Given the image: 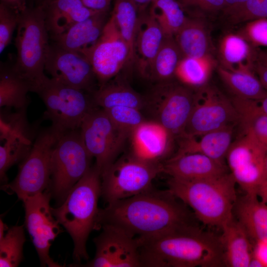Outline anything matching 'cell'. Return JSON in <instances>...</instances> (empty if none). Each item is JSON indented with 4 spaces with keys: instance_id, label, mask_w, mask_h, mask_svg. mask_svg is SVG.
<instances>
[{
    "instance_id": "1",
    "label": "cell",
    "mask_w": 267,
    "mask_h": 267,
    "mask_svg": "<svg viewBox=\"0 0 267 267\" xmlns=\"http://www.w3.org/2000/svg\"><path fill=\"white\" fill-rule=\"evenodd\" d=\"M194 216L170 190L152 187L99 209L94 229L104 224H112L136 238H146L196 224Z\"/></svg>"
},
{
    "instance_id": "2",
    "label": "cell",
    "mask_w": 267,
    "mask_h": 267,
    "mask_svg": "<svg viewBox=\"0 0 267 267\" xmlns=\"http://www.w3.org/2000/svg\"><path fill=\"white\" fill-rule=\"evenodd\" d=\"M136 239L141 267L225 266L221 236L201 229L196 224Z\"/></svg>"
},
{
    "instance_id": "3",
    "label": "cell",
    "mask_w": 267,
    "mask_h": 267,
    "mask_svg": "<svg viewBox=\"0 0 267 267\" xmlns=\"http://www.w3.org/2000/svg\"><path fill=\"white\" fill-rule=\"evenodd\" d=\"M236 184L229 172L198 180L170 178L168 181V189L192 209L196 219L221 228L233 217Z\"/></svg>"
},
{
    "instance_id": "4",
    "label": "cell",
    "mask_w": 267,
    "mask_h": 267,
    "mask_svg": "<svg viewBox=\"0 0 267 267\" xmlns=\"http://www.w3.org/2000/svg\"><path fill=\"white\" fill-rule=\"evenodd\" d=\"M101 174L94 165L74 185L66 198L56 208H51L52 215L71 236L74 243L75 264L88 260L86 243L94 229L101 196Z\"/></svg>"
},
{
    "instance_id": "5",
    "label": "cell",
    "mask_w": 267,
    "mask_h": 267,
    "mask_svg": "<svg viewBox=\"0 0 267 267\" xmlns=\"http://www.w3.org/2000/svg\"><path fill=\"white\" fill-rule=\"evenodd\" d=\"M45 12L40 5L20 13L15 44L16 60L12 70L35 92L47 78L44 73L49 46Z\"/></svg>"
},
{
    "instance_id": "6",
    "label": "cell",
    "mask_w": 267,
    "mask_h": 267,
    "mask_svg": "<svg viewBox=\"0 0 267 267\" xmlns=\"http://www.w3.org/2000/svg\"><path fill=\"white\" fill-rule=\"evenodd\" d=\"M80 130L66 132L58 138L51 159L49 192L61 204L74 185L91 167Z\"/></svg>"
},
{
    "instance_id": "7",
    "label": "cell",
    "mask_w": 267,
    "mask_h": 267,
    "mask_svg": "<svg viewBox=\"0 0 267 267\" xmlns=\"http://www.w3.org/2000/svg\"><path fill=\"white\" fill-rule=\"evenodd\" d=\"M62 134L52 126L39 134L15 179L1 189L22 201L44 191L50 180L52 153Z\"/></svg>"
},
{
    "instance_id": "8",
    "label": "cell",
    "mask_w": 267,
    "mask_h": 267,
    "mask_svg": "<svg viewBox=\"0 0 267 267\" xmlns=\"http://www.w3.org/2000/svg\"><path fill=\"white\" fill-rule=\"evenodd\" d=\"M85 91L47 77L36 92L43 100L45 116L61 133L79 129L86 117L95 108Z\"/></svg>"
},
{
    "instance_id": "9",
    "label": "cell",
    "mask_w": 267,
    "mask_h": 267,
    "mask_svg": "<svg viewBox=\"0 0 267 267\" xmlns=\"http://www.w3.org/2000/svg\"><path fill=\"white\" fill-rule=\"evenodd\" d=\"M163 173V163L148 162L132 155L116 160L101 175V196L107 204L140 194L152 187Z\"/></svg>"
},
{
    "instance_id": "10",
    "label": "cell",
    "mask_w": 267,
    "mask_h": 267,
    "mask_svg": "<svg viewBox=\"0 0 267 267\" xmlns=\"http://www.w3.org/2000/svg\"><path fill=\"white\" fill-rule=\"evenodd\" d=\"M80 132L84 145L101 174L116 160L131 133L117 126L102 109L95 108L83 120Z\"/></svg>"
},
{
    "instance_id": "11",
    "label": "cell",
    "mask_w": 267,
    "mask_h": 267,
    "mask_svg": "<svg viewBox=\"0 0 267 267\" xmlns=\"http://www.w3.org/2000/svg\"><path fill=\"white\" fill-rule=\"evenodd\" d=\"M195 93L183 85L160 82L146 98L156 120L177 138L184 132L194 106Z\"/></svg>"
},
{
    "instance_id": "12",
    "label": "cell",
    "mask_w": 267,
    "mask_h": 267,
    "mask_svg": "<svg viewBox=\"0 0 267 267\" xmlns=\"http://www.w3.org/2000/svg\"><path fill=\"white\" fill-rule=\"evenodd\" d=\"M241 134L231 143L225 159L229 173L245 194L257 195L258 187L267 179V149L252 135Z\"/></svg>"
},
{
    "instance_id": "13",
    "label": "cell",
    "mask_w": 267,
    "mask_h": 267,
    "mask_svg": "<svg viewBox=\"0 0 267 267\" xmlns=\"http://www.w3.org/2000/svg\"><path fill=\"white\" fill-rule=\"evenodd\" d=\"M195 93L194 106L181 135H200L238 124V115L231 99L216 88L207 85Z\"/></svg>"
},
{
    "instance_id": "14",
    "label": "cell",
    "mask_w": 267,
    "mask_h": 267,
    "mask_svg": "<svg viewBox=\"0 0 267 267\" xmlns=\"http://www.w3.org/2000/svg\"><path fill=\"white\" fill-rule=\"evenodd\" d=\"M49 191H44L23 200L25 224L31 237L42 267H60L49 255L51 243L61 232L60 224L52 215Z\"/></svg>"
},
{
    "instance_id": "15",
    "label": "cell",
    "mask_w": 267,
    "mask_h": 267,
    "mask_svg": "<svg viewBox=\"0 0 267 267\" xmlns=\"http://www.w3.org/2000/svg\"><path fill=\"white\" fill-rule=\"evenodd\" d=\"M83 54L90 63L100 86L116 76L130 63V51L113 17L108 20L97 42Z\"/></svg>"
},
{
    "instance_id": "16",
    "label": "cell",
    "mask_w": 267,
    "mask_h": 267,
    "mask_svg": "<svg viewBox=\"0 0 267 267\" xmlns=\"http://www.w3.org/2000/svg\"><path fill=\"white\" fill-rule=\"evenodd\" d=\"M100 228L101 233L93 240L96 247L94 257L80 267H141L136 237L114 224L106 223Z\"/></svg>"
},
{
    "instance_id": "17",
    "label": "cell",
    "mask_w": 267,
    "mask_h": 267,
    "mask_svg": "<svg viewBox=\"0 0 267 267\" xmlns=\"http://www.w3.org/2000/svg\"><path fill=\"white\" fill-rule=\"evenodd\" d=\"M44 69L51 78L60 83L86 92L92 91L96 77L90 63L80 52L55 43L49 44Z\"/></svg>"
},
{
    "instance_id": "18",
    "label": "cell",
    "mask_w": 267,
    "mask_h": 267,
    "mask_svg": "<svg viewBox=\"0 0 267 267\" xmlns=\"http://www.w3.org/2000/svg\"><path fill=\"white\" fill-rule=\"evenodd\" d=\"M130 138L131 155L155 163H163V160L168 159L175 138L166 128L154 120H145L132 132Z\"/></svg>"
},
{
    "instance_id": "19",
    "label": "cell",
    "mask_w": 267,
    "mask_h": 267,
    "mask_svg": "<svg viewBox=\"0 0 267 267\" xmlns=\"http://www.w3.org/2000/svg\"><path fill=\"white\" fill-rule=\"evenodd\" d=\"M224 163L198 153L175 154L163 163V173L181 180H198L227 173Z\"/></svg>"
},
{
    "instance_id": "20",
    "label": "cell",
    "mask_w": 267,
    "mask_h": 267,
    "mask_svg": "<svg viewBox=\"0 0 267 267\" xmlns=\"http://www.w3.org/2000/svg\"><path fill=\"white\" fill-rule=\"evenodd\" d=\"M165 38L161 27L149 13L138 16L134 62L142 76L150 77L154 60Z\"/></svg>"
},
{
    "instance_id": "21",
    "label": "cell",
    "mask_w": 267,
    "mask_h": 267,
    "mask_svg": "<svg viewBox=\"0 0 267 267\" xmlns=\"http://www.w3.org/2000/svg\"><path fill=\"white\" fill-rule=\"evenodd\" d=\"M234 125L226 126L197 136L181 135L177 138L178 148L175 154L198 153L224 163L232 143Z\"/></svg>"
},
{
    "instance_id": "22",
    "label": "cell",
    "mask_w": 267,
    "mask_h": 267,
    "mask_svg": "<svg viewBox=\"0 0 267 267\" xmlns=\"http://www.w3.org/2000/svg\"><path fill=\"white\" fill-rule=\"evenodd\" d=\"M107 12H99L79 22L62 34L52 36L54 43L66 49L82 53L97 42L108 20Z\"/></svg>"
},
{
    "instance_id": "23",
    "label": "cell",
    "mask_w": 267,
    "mask_h": 267,
    "mask_svg": "<svg viewBox=\"0 0 267 267\" xmlns=\"http://www.w3.org/2000/svg\"><path fill=\"white\" fill-rule=\"evenodd\" d=\"M44 9L51 36L62 34L76 23L102 12L86 7L81 0H52Z\"/></svg>"
},
{
    "instance_id": "24",
    "label": "cell",
    "mask_w": 267,
    "mask_h": 267,
    "mask_svg": "<svg viewBox=\"0 0 267 267\" xmlns=\"http://www.w3.org/2000/svg\"><path fill=\"white\" fill-rule=\"evenodd\" d=\"M221 229L225 266L249 267L254 248L246 231L234 216Z\"/></svg>"
},
{
    "instance_id": "25",
    "label": "cell",
    "mask_w": 267,
    "mask_h": 267,
    "mask_svg": "<svg viewBox=\"0 0 267 267\" xmlns=\"http://www.w3.org/2000/svg\"><path fill=\"white\" fill-rule=\"evenodd\" d=\"M256 194H245L237 197L233 214L256 243L267 241V205Z\"/></svg>"
},
{
    "instance_id": "26",
    "label": "cell",
    "mask_w": 267,
    "mask_h": 267,
    "mask_svg": "<svg viewBox=\"0 0 267 267\" xmlns=\"http://www.w3.org/2000/svg\"><path fill=\"white\" fill-rule=\"evenodd\" d=\"M174 38L183 57L214 55L215 49L209 29L201 18L187 17Z\"/></svg>"
},
{
    "instance_id": "27",
    "label": "cell",
    "mask_w": 267,
    "mask_h": 267,
    "mask_svg": "<svg viewBox=\"0 0 267 267\" xmlns=\"http://www.w3.org/2000/svg\"><path fill=\"white\" fill-rule=\"evenodd\" d=\"M257 49L238 32L225 34L218 45L220 66L229 70L254 69Z\"/></svg>"
},
{
    "instance_id": "28",
    "label": "cell",
    "mask_w": 267,
    "mask_h": 267,
    "mask_svg": "<svg viewBox=\"0 0 267 267\" xmlns=\"http://www.w3.org/2000/svg\"><path fill=\"white\" fill-rule=\"evenodd\" d=\"M96 106L103 110L117 106H128L139 110L146 108V98L124 83L115 81L100 86L92 96Z\"/></svg>"
},
{
    "instance_id": "29",
    "label": "cell",
    "mask_w": 267,
    "mask_h": 267,
    "mask_svg": "<svg viewBox=\"0 0 267 267\" xmlns=\"http://www.w3.org/2000/svg\"><path fill=\"white\" fill-rule=\"evenodd\" d=\"M217 69L222 81L233 96L259 101L267 95V90L254 69L229 70L220 65Z\"/></svg>"
},
{
    "instance_id": "30",
    "label": "cell",
    "mask_w": 267,
    "mask_h": 267,
    "mask_svg": "<svg viewBox=\"0 0 267 267\" xmlns=\"http://www.w3.org/2000/svg\"><path fill=\"white\" fill-rule=\"evenodd\" d=\"M231 99L237 112L242 132L252 135L267 149V114L259 101L234 96Z\"/></svg>"
},
{
    "instance_id": "31",
    "label": "cell",
    "mask_w": 267,
    "mask_h": 267,
    "mask_svg": "<svg viewBox=\"0 0 267 267\" xmlns=\"http://www.w3.org/2000/svg\"><path fill=\"white\" fill-rule=\"evenodd\" d=\"M0 138V178L3 185L7 183V170L25 159L33 144L28 134L13 131H1Z\"/></svg>"
},
{
    "instance_id": "32",
    "label": "cell",
    "mask_w": 267,
    "mask_h": 267,
    "mask_svg": "<svg viewBox=\"0 0 267 267\" xmlns=\"http://www.w3.org/2000/svg\"><path fill=\"white\" fill-rule=\"evenodd\" d=\"M218 61L214 55L203 57H183L179 62L175 76L181 83L192 89L207 85Z\"/></svg>"
},
{
    "instance_id": "33",
    "label": "cell",
    "mask_w": 267,
    "mask_h": 267,
    "mask_svg": "<svg viewBox=\"0 0 267 267\" xmlns=\"http://www.w3.org/2000/svg\"><path fill=\"white\" fill-rule=\"evenodd\" d=\"M29 85L12 69L1 66L0 74V106L25 109Z\"/></svg>"
},
{
    "instance_id": "34",
    "label": "cell",
    "mask_w": 267,
    "mask_h": 267,
    "mask_svg": "<svg viewBox=\"0 0 267 267\" xmlns=\"http://www.w3.org/2000/svg\"><path fill=\"white\" fill-rule=\"evenodd\" d=\"M149 14L155 19L165 37H174L187 19L177 0H153Z\"/></svg>"
},
{
    "instance_id": "35",
    "label": "cell",
    "mask_w": 267,
    "mask_h": 267,
    "mask_svg": "<svg viewBox=\"0 0 267 267\" xmlns=\"http://www.w3.org/2000/svg\"><path fill=\"white\" fill-rule=\"evenodd\" d=\"M137 10L131 0H116L111 15L128 46L130 63L134 60V45L138 20Z\"/></svg>"
},
{
    "instance_id": "36",
    "label": "cell",
    "mask_w": 267,
    "mask_h": 267,
    "mask_svg": "<svg viewBox=\"0 0 267 267\" xmlns=\"http://www.w3.org/2000/svg\"><path fill=\"white\" fill-rule=\"evenodd\" d=\"M183 57L174 37H165L154 60L149 78L160 82L170 81Z\"/></svg>"
},
{
    "instance_id": "37",
    "label": "cell",
    "mask_w": 267,
    "mask_h": 267,
    "mask_svg": "<svg viewBox=\"0 0 267 267\" xmlns=\"http://www.w3.org/2000/svg\"><path fill=\"white\" fill-rule=\"evenodd\" d=\"M24 229L23 225L13 226L0 238V267H16L22 261L26 241Z\"/></svg>"
},
{
    "instance_id": "38",
    "label": "cell",
    "mask_w": 267,
    "mask_h": 267,
    "mask_svg": "<svg viewBox=\"0 0 267 267\" xmlns=\"http://www.w3.org/2000/svg\"><path fill=\"white\" fill-rule=\"evenodd\" d=\"M228 21L236 25L262 18H267V0H247L223 11Z\"/></svg>"
},
{
    "instance_id": "39",
    "label": "cell",
    "mask_w": 267,
    "mask_h": 267,
    "mask_svg": "<svg viewBox=\"0 0 267 267\" xmlns=\"http://www.w3.org/2000/svg\"><path fill=\"white\" fill-rule=\"evenodd\" d=\"M119 127L131 133L146 120L141 110L128 106H117L104 110Z\"/></svg>"
},
{
    "instance_id": "40",
    "label": "cell",
    "mask_w": 267,
    "mask_h": 267,
    "mask_svg": "<svg viewBox=\"0 0 267 267\" xmlns=\"http://www.w3.org/2000/svg\"><path fill=\"white\" fill-rule=\"evenodd\" d=\"M238 33L255 48L267 47V18L244 23Z\"/></svg>"
},
{
    "instance_id": "41",
    "label": "cell",
    "mask_w": 267,
    "mask_h": 267,
    "mask_svg": "<svg viewBox=\"0 0 267 267\" xmlns=\"http://www.w3.org/2000/svg\"><path fill=\"white\" fill-rule=\"evenodd\" d=\"M20 13L2 2L0 4V53L9 44L17 27Z\"/></svg>"
},
{
    "instance_id": "42",
    "label": "cell",
    "mask_w": 267,
    "mask_h": 267,
    "mask_svg": "<svg viewBox=\"0 0 267 267\" xmlns=\"http://www.w3.org/2000/svg\"><path fill=\"white\" fill-rule=\"evenodd\" d=\"M182 7H195L205 12L215 13L222 11L225 0H177Z\"/></svg>"
},
{
    "instance_id": "43",
    "label": "cell",
    "mask_w": 267,
    "mask_h": 267,
    "mask_svg": "<svg viewBox=\"0 0 267 267\" xmlns=\"http://www.w3.org/2000/svg\"><path fill=\"white\" fill-rule=\"evenodd\" d=\"M86 7L98 12H107L111 0H81Z\"/></svg>"
},
{
    "instance_id": "44",
    "label": "cell",
    "mask_w": 267,
    "mask_h": 267,
    "mask_svg": "<svg viewBox=\"0 0 267 267\" xmlns=\"http://www.w3.org/2000/svg\"><path fill=\"white\" fill-rule=\"evenodd\" d=\"M253 256L261 262L263 267H267V241L256 243Z\"/></svg>"
},
{
    "instance_id": "45",
    "label": "cell",
    "mask_w": 267,
    "mask_h": 267,
    "mask_svg": "<svg viewBox=\"0 0 267 267\" xmlns=\"http://www.w3.org/2000/svg\"><path fill=\"white\" fill-rule=\"evenodd\" d=\"M254 70L262 85L267 90V67L256 61L254 65Z\"/></svg>"
},
{
    "instance_id": "46",
    "label": "cell",
    "mask_w": 267,
    "mask_h": 267,
    "mask_svg": "<svg viewBox=\"0 0 267 267\" xmlns=\"http://www.w3.org/2000/svg\"><path fill=\"white\" fill-rule=\"evenodd\" d=\"M1 2L19 13L27 8L26 0H1Z\"/></svg>"
},
{
    "instance_id": "47",
    "label": "cell",
    "mask_w": 267,
    "mask_h": 267,
    "mask_svg": "<svg viewBox=\"0 0 267 267\" xmlns=\"http://www.w3.org/2000/svg\"><path fill=\"white\" fill-rule=\"evenodd\" d=\"M257 194L261 198L262 202L267 204V179L258 187Z\"/></svg>"
},
{
    "instance_id": "48",
    "label": "cell",
    "mask_w": 267,
    "mask_h": 267,
    "mask_svg": "<svg viewBox=\"0 0 267 267\" xmlns=\"http://www.w3.org/2000/svg\"><path fill=\"white\" fill-rule=\"evenodd\" d=\"M256 61L267 67V49L258 48Z\"/></svg>"
},
{
    "instance_id": "49",
    "label": "cell",
    "mask_w": 267,
    "mask_h": 267,
    "mask_svg": "<svg viewBox=\"0 0 267 267\" xmlns=\"http://www.w3.org/2000/svg\"><path fill=\"white\" fill-rule=\"evenodd\" d=\"M247 0H225V7L223 10L237 6Z\"/></svg>"
},
{
    "instance_id": "50",
    "label": "cell",
    "mask_w": 267,
    "mask_h": 267,
    "mask_svg": "<svg viewBox=\"0 0 267 267\" xmlns=\"http://www.w3.org/2000/svg\"><path fill=\"white\" fill-rule=\"evenodd\" d=\"M135 5L137 10H141L143 9L145 6L150 3H151L153 0H131Z\"/></svg>"
},
{
    "instance_id": "51",
    "label": "cell",
    "mask_w": 267,
    "mask_h": 267,
    "mask_svg": "<svg viewBox=\"0 0 267 267\" xmlns=\"http://www.w3.org/2000/svg\"><path fill=\"white\" fill-rule=\"evenodd\" d=\"M259 102L263 110L267 114V95L259 100Z\"/></svg>"
},
{
    "instance_id": "52",
    "label": "cell",
    "mask_w": 267,
    "mask_h": 267,
    "mask_svg": "<svg viewBox=\"0 0 267 267\" xmlns=\"http://www.w3.org/2000/svg\"><path fill=\"white\" fill-rule=\"evenodd\" d=\"M52 0H43L41 5L43 8H44Z\"/></svg>"
},
{
    "instance_id": "53",
    "label": "cell",
    "mask_w": 267,
    "mask_h": 267,
    "mask_svg": "<svg viewBox=\"0 0 267 267\" xmlns=\"http://www.w3.org/2000/svg\"><path fill=\"white\" fill-rule=\"evenodd\" d=\"M265 166H266V173L267 175V151L266 155Z\"/></svg>"
}]
</instances>
